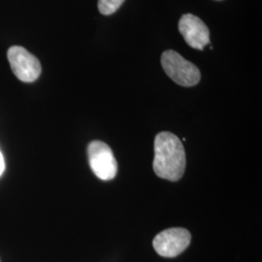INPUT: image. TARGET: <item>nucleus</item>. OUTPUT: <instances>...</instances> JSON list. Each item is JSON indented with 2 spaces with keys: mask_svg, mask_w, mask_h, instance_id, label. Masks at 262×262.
I'll return each mask as SVG.
<instances>
[{
  "mask_svg": "<svg viewBox=\"0 0 262 262\" xmlns=\"http://www.w3.org/2000/svg\"><path fill=\"white\" fill-rule=\"evenodd\" d=\"M186 152L181 140L170 132H160L155 139L154 171L159 178L172 182L183 177Z\"/></svg>",
  "mask_w": 262,
  "mask_h": 262,
  "instance_id": "f257e3e1",
  "label": "nucleus"
},
{
  "mask_svg": "<svg viewBox=\"0 0 262 262\" xmlns=\"http://www.w3.org/2000/svg\"><path fill=\"white\" fill-rule=\"evenodd\" d=\"M161 66L169 78L180 85L193 86L200 81L199 69L175 51L169 50L162 54Z\"/></svg>",
  "mask_w": 262,
  "mask_h": 262,
  "instance_id": "f03ea898",
  "label": "nucleus"
},
{
  "mask_svg": "<svg viewBox=\"0 0 262 262\" xmlns=\"http://www.w3.org/2000/svg\"><path fill=\"white\" fill-rule=\"evenodd\" d=\"M90 166L94 175L103 181L116 177L118 163L111 148L101 141H93L88 147Z\"/></svg>",
  "mask_w": 262,
  "mask_h": 262,
  "instance_id": "7ed1b4c3",
  "label": "nucleus"
},
{
  "mask_svg": "<svg viewBox=\"0 0 262 262\" xmlns=\"http://www.w3.org/2000/svg\"><path fill=\"white\" fill-rule=\"evenodd\" d=\"M7 57L13 73L25 83L36 81L41 74L42 67L37 57L20 46H12L7 52Z\"/></svg>",
  "mask_w": 262,
  "mask_h": 262,
  "instance_id": "20e7f679",
  "label": "nucleus"
},
{
  "mask_svg": "<svg viewBox=\"0 0 262 262\" xmlns=\"http://www.w3.org/2000/svg\"><path fill=\"white\" fill-rule=\"evenodd\" d=\"M188 230L181 227L169 228L157 235L152 246L156 252L163 257H175L183 253L190 244Z\"/></svg>",
  "mask_w": 262,
  "mask_h": 262,
  "instance_id": "39448f33",
  "label": "nucleus"
},
{
  "mask_svg": "<svg viewBox=\"0 0 262 262\" xmlns=\"http://www.w3.org/2000/svg\"><path fill=\"white\" fill-rule=\"evenodd\" d=\"M179 31L188 46L203 50L210 43V31L203 20L192 14H185L179 21Z\"/></svg>",
  "mask_w": 262,
  "mask_h": 262,
  "instance_id": "423d86ee",
  "label": "nucleus"
},
{
  "mask_svg": "<svg viewBox=\"0 0 262 262\" xmlns=\"http://www.w3.org/2000/svg\"><path fill=\"white\" fill-rule=\"evenodd\" d=\"M123 2L124 0H98V10L102 15H112Z\"/></svg>",
  "mask_w": 262,
  "mask_h": 262,
  "instance_id": "0eeeda50",
  "label": "nucleus"
},
{
  "mask_svg": "<svg viewBox=\"0 0 262 262\" xmlns=\"http://www.w3.org/2000/svg\"><path fill=\"white\" fill-rule=\"evenodd\" d=\"M4 170H5V161H4L3 155H2V152L0 150V177L3 175Z\"/></svg>",
  "mask_w": 262,
  "mask_h": 262,
  "instance_id": "6e6552de",
  "label": "nucleus"
}]
</instances>
